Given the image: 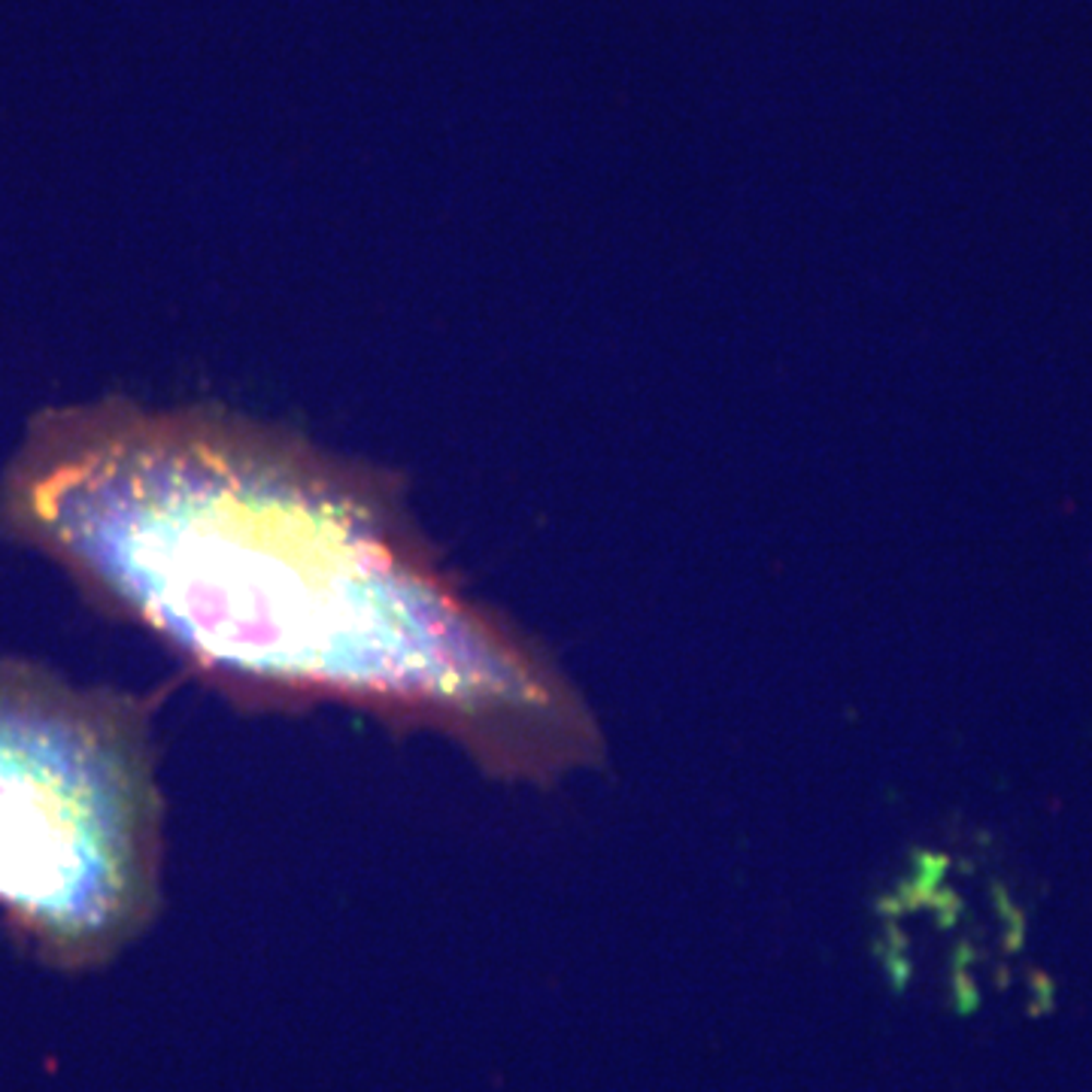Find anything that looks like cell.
Here are the masks:
<instances>
[{
  "instance_id": "1",
  "label": "cell",
  "mask_w": 1092,
  "mask_h": 1092,
  "mask_svg": "<svg viewBox=\"0 0 1092 1092\" xmlns=\"http://www.w3.org/2000/svg\"><path fill=\"white\" fill-rule=\"evenodd\" d=\"M0 538L243 713L344 707L535 787L604 756L577 686L465 595L401 480L301 434L213 407H49L0 470Z\"/></svg>"
},
{
  "instance_id": "2",
  "label": "cell",
  "mask_w": 1092,
  "mask_h": 1092,
  "mask_svg": "<svg viewBox=\"0 0 1092 1092\" xmlns=\"http://www.w3.org/2000/svg\"><path fill=\"white\" fill-rule=\"evenodd\" d=\"M155 698L0 652V926L58 974L100 971L165 908Z\"/></svg>"
}]
</instances>
